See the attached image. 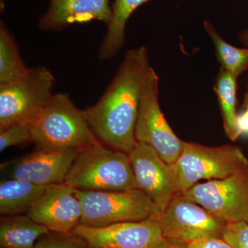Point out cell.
Returning a JSON list of instances; mask_svg holds the SVG:
<instances>
[{
  "mask_svg": "<svg viewBox=\"0 0 248 248\" xmlns=\"http://www.w3.org/2000/svg\"><path fill=\"white\" fill-rule=\"evenodd\" d=\"M151 66L146 47L129 50L102 97L84 110L93 133L108 148L128 154L138 144L135 127L145 78Z\"/></svg>",
  "mask_w": 248,
  "mask_h": 248,
  "instance_id": "6da1fadb",
  "label": "cell"
},
{
  "mask_svg": "<svg viewBox=\"0 0 248 248\" xmlns=\"http://www.w3.org/2000/svg\"><path fill=\"white\" fill-rule=\"evenodd\" d=\"M32 141L37 148L81 151L100 143L90 127L84 110L67 93L54 94L31 124Z\"/></svg>",
  "mask_w": 248,
  "mask_h": 248,
  "instance_id": "7a4b0ae2",
  "label": "cell"
},
{
  "mask_svg": "<svg viewBox=\"0 0 248 248\" xmlns=\"http://www.w3.org/2000/svg\"><path fill=\"white\" fill-rule=\"evenodd\" d=\"M64 183L80 190L138 188L128 153L111 149L101 143L79 151Z\"/></svg>",
  "mask_w": 248,
  "mask_h": 248,
  "instance_id": "3957f363",
  "label": "cell"
},
{
  "mask_svg": "<svg viewBox=\"0 0 248 248\" xmlns=\"http://www.w3.org/2000/svg\"><path fill=\"white\" fill-rule=\"evenodd\" d=\"M177 193L188 190L201 180L226 179L248 168V158L239 146L210 147L186 142L173 165Z\"/></svg>",
  "mask_w": 248,
  "mask_h": 248,
  "instance_id": "277c9868",
  "label": "cell"
},
{
  "mask_svg": "<svg viewBox=\"0 0 248 248\" xmlns=\"http://www.w3.org/2000/svg\"><path fill=\"white\" fill-rule=\"evenodd\" d=\"M82 206L80 224L104 227L121 222L157 218L161 211L140 189L89 191L74 189Z\"/></svg>",
  "mask_w": 248,
  "mask_h": 248,
  "instance_id": "5b68a950",
  "label": "cell"
},
{
  "mask_svg": "<svg viewBox=\"0 0 248 248\" xmlns=\"http://www.w3.org/2000/svg\"><path fill=\"white\" fill-rule=\"evenodd\" d=\"M55 85L53 73L44 66L30 68L17 81L0 85V128L31 125L53 97Z\"/></svg>",
  "mask_w": 248,
  "mask_h": 248,
  "instance_id": "8992f818",
  "label": "cell"
},
{
  "mask_svg": "<svg viewBox=\"0 0 248 248\" xmlns=\"http://www.w3.org/2000/svg\"><path fill=\"white\" fill-rule=\"evenodd\" d=\"M138 142L154 148L168 164L174 165L182 154L185 141L178 138L168 123L159 102V77L150 67L145 78L136 127Z\"/></svg>",
  "mask_w": 248,
  "mask_h": 248,
  "instance_id": "52a82bcc",
  "label": "cell"
},
{
  "mask_svg": "<svg viewBox=\"0 0 248 248\" xmlns=\"http://www.w3.org/2000/svg\"><path fill=\"white\" fill-rule=\"evenodd\" d=\"M181 195L226 223L248 222V168L226 179L197 183Z\"/></svg>",
  "mask_w": 248,
  "mask_h": 248,
  "instance_id": "ba28073f",
  "label": "cell"
},
{
  "mask_svg": "<svg viewBox=\"0 0 248 248\" xmlns=\"http://www.w3.org/2000/svg\"><path fill=\"white\" fill-rule=\"evenodd\" d=\"M157 219L165 239L188 244L205 238H222L227 223L181 194H176Z\"/></svg>",
  "mask_w": 248,
  "mask_h": 248,
  "instance_id": "9c48e42d",
  "label": "cell"
},
{
  "mask_svg": "<svg viewBox=\"0 0 248 248\" xmlns=\"http://www.w3.org/2000/svg\"><path fill=\"white\" fill-rule=\"evenodd\" d=\"M128 156L138 189L164 211L177 194L173 165L168 164L154 148L142 142H138Z\"/></svg>",
  "mask_w": 248,
  "mask_h": 248,
  "instance_id": "30bf717a",
  "label": "cell"
},
{
  "mask_svg": "<svg viewBox=\"0 0 248 248\" xmlns=\"http://www.w3.org/2000/svg\"><path fill=\"white\" fill-rule=\"evenodd\" d=\"M72 233L84 239L91 248H154L164 239L157 218L104 227L79 224Z\"/></svg>",
  "mask_w": 248,
  "mask_h": 248,
  "instance_id": "8fae6325",
  "label": "cell"
},
{
  "mask_svg": "<svg viewBox=\"0 0 248 248\" xmlns=\"http://www.w3.org/2000/svg\"><path fill=\"white\" fill-rule=\"evenodd\" d=\"M27 215L50 231L69 233L81 223L82 206L73 187L65 183L53 184Z\"/></svg>",
  "mask_w": 248,
  "mask_h": 248,
  "instance_id": "7c38bea8",
  "label": "cell"
},
{
  "mask_svg": "<svg viewBox=\"0 0 248 248\" xmlns=\"http://www.w3.org/2000/svg\"><path fill=\"white\" fill-rule=\"evenodd\" d=\"M80 151L37 148L11 166V179L48 186L63 184Z\"/></svg>",
  "mask_w": 248,
  "mask_h": 248,
  "instance_id": "4fadbf2b",
  "label": "cell"
},
{
  "mask_svg": "<svg viewBox=\"0 0 248 248\" xmlns=\"http://www.w3.org/2000/svg\"><path fill=\"white\" fill-rule=\"evenodd\" d=\"M111 19L109 0H50L48 9L39 20V27L45 31H58L73 24L93 20L108 26Z\"/></svg>",
  "mask_w": 248,
  "mask_h": 248,
  "instance_id": "5bb4252c",
  "label": "cell"
},
{
  "mask_svg": "<svg viewBox=\"0 0 248 248\" xmlns=\"http://www.w3.org/2000/svg\"><path fill=\"white\" fill-rule=\"evenodd\" d=\"M47 186L29 181L11 179L0 184V213L13 216L28 212L45 192Z\"/></svg>",
  "mask_w": 248,
  "mask_h": 248,
  "instance_id": "9a60e30c",
  "label": "cell"
},
{
  "mask_svg": "<svg viewBox=\"0 0 248 248\" xmlns=\"http://www.w3.org/2000/svg\"><path fill=\"white\" fill-rule=\"evenodd\" d=\"M48 228L28 215L3 216L0 220V246L4 248H35Z\"/></svg>",
  "mask_w": 248,
  "mask_h": 248,
  "instance_id": "2e32d148",
  "label": "cell"
},
{
  "mask_svg": "<svg viewBox=\"0 0 248 248\" xmlns=\"http://www.w3.org/2000/svg\"><path fill=\"white\" fill-rule=\"evenodd\" d=\"M148 0H115L112 19L99 49V58L107 61L115 58L125 42V27L134 11Z\"/></svg>",
  "mask_w": 248,
  "mask_h": 248,
  "instance_id": "e0dca14e",
  "label": "cell"
},
{
  "mask_svg": "<svg viewBox=\"0 0 248 248\" xmlns=\"http://www.w3.org/2000/svg\"><path fill=\"white\" fill-rule=\"evenodd\" d=\"M236 78L221 68L215 81V93L221 109L223 128L228 138L235 141L240 138L236 128L237 83Z\"/></svg>",
  "mask_w": 248,
  "mask_h": 248,
  "instance_id": "ac0fdd59",
  "label": "cell"
},
{
  "mask_svg": "<svg viewBox=\"0 0 248 248\" xmlns=\"http://www.w3.org/2000/svg\"><path fill=\"white\" fill-rule=\"evenodd\" d=\"M21 56L14 35L4 23L0 22V85L11 84L29 71Z\"/></svg>",
  "mask_w": 248,
  "mask_h": 248,
  "instance_id": "d6986e66",
  "label": "cell"
},
{
  "mask_svg": "<svg viewBox=\"0 0 248 248\" xmlns=\"http://www.w3.org/2000/svg\"><path fill=\"white\" fill-rule=\"evenodd\" d=\"M204 28L215 45L221 68L237 79L248 69V48H238L228 44L209 21L204 22Z\"/></svg>",
  "mask_w": 248,
  "mask_h": 248,
  "instance_id": "ffe728a7",
  "label": "cell"
},
{
  "mask_svg": "<svg viewBox=\"0 0 248 248\" xmlns=\"http://www.w3.org/2000/svg\"><path fill=\"white\" fill-rule=\"evenodd\" d=\"M32 141L31 125L14 124L0 128V151L11 146L23 147Z\"/></svg>",
  "mask_w": 248,
  "mask_h": 248,
  "instance_id": "44dd1931",
  "label": "cell"
},
{
  "mask_svg": "<svg viewBox=\"0 0 248 248\" xmlns=\"http://www.w3.org/2000/svg\"><path fill=\"white\" fill-rule=\"evenodd\" d=\"M35 248H91L84 239L73 233L50 231L36 242Z\"/></svg>",
  "mask_w": 248,
  "mask_h": 248,
  "instance_id": "7402d4cb",
  "label": "cell"
},
{
  "mask_svg": "<svg viewBox=\"0 0 248 248\" xmlns=\"http://www.w3.org/2000/svg\"><path fill=\"white\" fill-rule=\"evenodd\" d=\"M222 238L232 248H248V222L227 223Z\"/></svg>",
  "mask_w": 248,
  "mask_h": 248,
  "instance_id": "603a6c76",
  "label": "cell"
},
{
  "mask_svg": "<svg viewBox=\"0 0 248 248\" xmlns=\"http://www.w3.org/2000/svg\"><path fill=\"white\" fill-rule=\"evenodd\" d=\"M236 128L240 137L248 136V87L245 93L242 108L237 115Z\"/></svg>",
  "mask_w": 248,
  "mask_h": 248,
  "instance_id": "cb8c5ba5",
  "label": "cell"
},
{
  "mask_svg": "<svg viewBox=\"0 0 248 248\" xmlns=\"http://www.w3.org/2000/svg\"><path fill=\"white\" fill-rule=\"evenodd\" d=\"M191 248H232L221 237H209L189 244Z\"/></svg>",
  "mask_w": 248,
  "mask_h": 248,
  "instance_id": "d4e9b609",
  "label": "cell"
},
{
  "mask_svg": "<svg viewBox=\"0 0 248 248\" xmlns=\"http://www.w3.org/2000/svg\"><path fill=\"white\" fill-rule=\"evenodd\" d=\"M154 248H191L190 245L175 240L164 239Z\"/></svg>",
  "mask_w": 248,
  "mask_h": 248,
  "instance_id": "484cf974",
  "label": "cell"
},
{
  "mask_svg": "<svg viewBox=\"0 0 248 248\" xmlns=\"http://www.w3.org/2000/svg\"><path fill=\"white\" fill-rule=\"evenodd\" d=\"M241 39H242V41L244 43H246V45H248V29L247 31H245L244 33L242 34Z\"/></svg>",
  "mask_w": 248,
  "mask_h": 248,
  "instance_id": "4316f807",
  "label": "cell"
},
{
  "mask_svg": "<svg viewBox=\"0 0 248 248\" xmlns=\"http://www.w3.org/2000/svg\"><path fill=\"white\" fill-rule=\"evenodd\" d=\"M1 248H3V247H1Z\"/></svg>",
  "mask_w": 248,
  "mask_h": 248,
  "instance_id": "83f0119b",
  "label": "cell"
}]
</instances>
